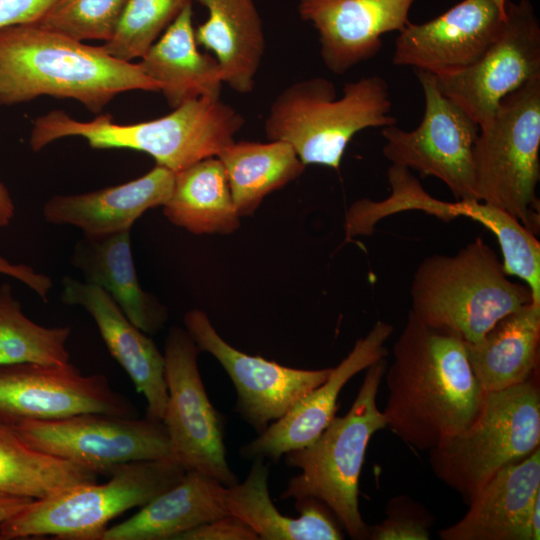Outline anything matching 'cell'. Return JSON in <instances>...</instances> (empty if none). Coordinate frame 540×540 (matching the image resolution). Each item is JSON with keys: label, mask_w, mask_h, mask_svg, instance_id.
<instances>
[{"label": "cell", "mask_w": 540, "mask_h": 540, "mask_svg": "<svg viewBox=\"0 0 540 540\" xmlns=\"http://www.w3.org/2000/svg\"><path fill=\"white\" fill-rule=\"evenodd\" d=\"M392 355L383 414L397 437L429 451L473 420L485 392L461 339L428 327L409 310Z\"/></svg>", "instance_id": "1"}, {"label": "cell", "mask_w": 540, "mask_h": 540, "mask_svg": "<svg viewBox=\"0 0 540 540\" xmlns=\"http://www.w3.org/2000/svg\"><path fill=\"white\" fill-rule=\"evenodd\" d=\"M133 90L159 92L138 63L118 59L102 45H87L37 24L0 29V105L48 95L100 113L117 95Z\"/></svg>", "instance_id": "2"}, {"label": "cell", "mask_w": 540, "mask_h": 540, "mask_svg": "<svg viewBox=\"0 0 540 540\" xmlns=\"http://www.w3.org/2000/svg\"><path fill=\"white\" fill-rule=\"evenodd\" d=\"M245 119L220 98L188 101L160 118L118 124L111 115L91 121L73 119L53 110L34 121L29 144L40 151L50 143L71 136L82 137L95 149H131L144 152L173 172L208 157L217 156L235 139Z\"/></svg>", "instance_id": "3"}, {"label": "cell", "mask_w": 540, "mask_h": 540, "mask_svg": "<svg viewBox=\"0 0 540 540\" xmlns=\"http://www.w3.org/2000/svg\"><path fill=\"white\" fill-rule=\"evenodd\" d=\"M410 292V311L419 321L464 343L480 341L502 318L533 302L529 287L509 279L482 237L453 255L424 258Z\"/></svg>", "instance_id": "4"}, {"label": "cell", "mask_w": 540, "mask_h": 540, "mask_svg": "<svg viewBox=\"0 0 540 540\" xmlns=\"http://www.w3.org/2000/svg\"><path fill=\"white\" fill-rule=\"evenodd\" d=\"M391 110L388 84L379 75L346 83L340 98L332 81L313 77L278 94L264 128L268 140L288 143L304 165L338 170L357 133L396 125Z\"/></svg>", "instance_id": "5"}, {"label": "cell", "mask_w": 540, "mask_h": 540, "mask_svg": "<svg viewBox=\"0 0 540 540\" xmlns=\"http://www.w3.org/2000/svg\"><path fill=\"white\" fill-rule=\"evenodd\" d=\"M386 359L367 368L349 411L335 416L310 445L285 454L288 466L301 470L291 478L282 499L314 498L327 506L353 539H368L370 527L359 509V478L371 437L387 427L377 394Z\"/></svg>", "instance_id": "6"}, {"label": "cell", "mask_w": 540, "mask_h": 540, "mask_svg": "<svg viewBox=\"0 0 540 540\" xmlns=\"http://www.w3.org/2000/svg\"><path fill=\"white\" fill-rule=\"evenodd\" d=\"M540 444V389L536 373L518 385L485 392L473 420L429 450L433 473L468 505L502 468Z\"/></svg>", "instance_id": "7"}, {"label": "cell", "mask_w": 540, "mask_h": 540, "mask_svg": "<svg viewBox=\"0 0 540 540\" xmlns=\"http://www.w3.org/2000/svg\"><path fill=\"white\" fill-rule=\"evenodd\" d=\"M186 471L172 457L118 465L105 483H79L33 500L0 525V536L102 540L111 520L144 506L180 482Z\"/></svg>", "instance_id": "8"}, {"label": "cell", "mask_w": 540, "mask_h": 540, "mask_svg": "<svg viewBox=\"0 0 540 540\" xmlns=\"http://www.w3.org/2000/svg\"><path fill=\"white\" fill-rule=\"evenodd\" d=\"M540 74L502 99L474 146L478 201L539 230Z\"/></svg>", "instance_id": "9"}, {"label": "cell", "mask_w": 540, "mask_h": 540, "mask_svg": "<svg viewBox=\"0 0 540 540\" xmlns=\"http://www.w3.org/2000/svg\"><path fill=\"white\" fill-rule=\"evenodd\" d=\"M3 420V419H2ZM8 422L31 447L108 475L121 464L171 457L163 421L106 413Z\"/></svg>", "instance_id": "10"}, {"label": "cell", "mask_w": 540, "mask_h": 540, "mask_svg": "<svg viewBox=\"0 0 540 540\" xmlns=\"http://www.w3.org/2000/svg\"><path fill=\"white\" fill-rule=\"evenodd\" d=\"M424 96V113L410 131L382 128L384 157L392 165L441 180L459 200H478L475 192L474 146L480 127L445 96L434 74L416 70Z\"/></svg>", "instance_id": "11"}, {"label": "cell", "mask_w": 540, "mask_h": 540, "mask_svg": "<svg viewBox=\"0 0 540 540\" xmlns=\"http://www.w3.org/2000/svg\"><path fill=\"white\" fill-rule=\"evenodd\" d=\"M199 351L186 330H169L163 353L168 399L162 421L171 457L186 470L206 474L228 487L237 480L226 460L220 417L200 376Z\"/></svg>", "instance_id": "12"}, {"label": "cell", "mask_w": 540, "mask_h": 540, "mask_svg": "<svg viewBox=\"0 0 540 540\" xmlns=\"http://www.w3.org/2000/svg\"><path fill=\"white\" fill-rule=\"evenodd\" d=\"M538 74L540 23L534 7L530 0H507L503 24L481 57L456 73L436 78L441 92L481 127L504 97Z\"/></svg>", "instance_id": "13"}, {"label": "cell", "mask_w": 540, "mask_h": 540, "mask_svg": "<svg viewBox=\"0 0 540 540\" xmlns=\"http://www.w3.org/2000/svg\"><path fill=\"white\" fill-rule=\"evenodd\" d=\"M91 412L136 415L104 374L84 375L70 362L0 365V419L55 420Z\"/></svg>", "instance_id": "14"}, {"label": "cell", "mask_w": 540, "mask_h": 540, "mask_svg": "<svg viewBox=\"0 0 540 540\" xmlns=\"http://www.w3.org/2000/svg\"><path fill=\"white\" fill-rule=\"evenodd\" d=\"M184 324L197 347L213 355L227 372L237 393L236 411L258 433L322 384L332 369H296L245 354L228 344L201 310L188 311Z\"/></svg>", "instance_id": "15"}, {"label": "cell", "mask_w": 540, "mask_h": 540, "mask_svg": "<svg viewBox=\"0 0 540 540\" xmlns=\"http://www.w3.org/2000/svg\"><path fill=\"white\" fill-rule=\"evenodd\" d=\"M506 2L462 0L429 21L410 22L398 32L392 63L437 77L470 66L500 30L506 16Z\"/></svg>", "instance_id": "16"}, {"label": "cell", "mask_w": 540, "mask_h": 540, "mask_svg": "<svg viewBox=\"0 0 540 540\" xmlns=\"http://www.w3.org/2000/svg\"><path fill=\"white\" fill-rule=\"evenodd\" d=\"M416 0H299L298 11L318 32L326 68L342 75L375 57L382 36L409 23Z\"/></svg>", "instance_id": "17"}, {"label": "cell", "mask_w": 540, "mask_h": 540, "mask_svg": "<svg viewBox=\"0 0 540 540\" xmlns=\"http://www.w3.org/2000/svg\"><path fill=\"white\" fill-rule=\"evenodd\" d=\"M393 331L391 324L377 321L366 336L356 341L349 354L331 369L322 384L242 448L244 457L277 460L288 452L312 444L336 416L338 396L346 383L360 371L386 358L385 343Z\"/></svg>", "instance_id": "18"}, {"label": "cell", "mask_w": 540, "mask_h": 540, "mask_svg": "<svg viewBox=\"0 0 540 540\" xmlns=\"http://www.w3.org/2000/svg\"><path fill=\"white\" fill-rule=\"evenodd\" d=\"M442 540H539L540 448L499 470Z\"/></svg>", "instance_id": "19"}, {"label": "cell", "mask_w": 540, "mask_h": 540, "mask_svg": "<svg viewBox=\"0 0 540 540\" xmlns=\"http://www.w3.org/2000/svg\"><path fill=\"white\" fill-rule=\"evenodd\" d=\"M62 301L83 307L95 321L112 357L147 402L146 417L162 421L167 399L164 355L102 288L70 276L63 279Z\"/></svg>", "instance_id": "20"}, {"label": "cell", "mask_w": 540, "mask_h": 540, "mask_svg": "<svg viewBox=\"0 0 540 540\" xmlns=\"http://www.w3.org/2000/svg\"><path fill=\"white\" fill-rule=\"evenodd\" d=\"M175 172L157 165L126 183L81 194L55 195L43 206L44 219L79 228L86 237L130 230L145 211L163 206L173 189Z\"/></svg>", "instance_id": "21"}, {"label": "cell", "mask_w": 540, "mask_h": 540, "mask_svg": "<svg viewBox=\"0 0 540 540\" xmlns=\"http://www.w3.org/2000/svg\"><path fill=\"white\" fill-rule=\"evenodd\" d=\"M138 65L173 109L200 98H220L221 69L214 56L198 49L192 5L150 46Z\"/></svg>", "instance_id": "22"}, {"label": "cell", "mask_w": 540, "mask_h": 540, "mask_svg": "<svg viewBox=\"0 0 540 540\" xmlns=\"http://www.w3.org/2000/svg\"><path fill=\"white\" fill-rule=\"evenodd\" d=\"M268 466L255 458L242 483L221 486L219 500L227 514L248 525L262 540H340L344 536L320 501L298 499L297 518L281 514L268 490Z\"/></svg>", "instance_id": "23"}, {"label": "cell", "mask_w": 540, "mask_h": 540, "mask_svg": "<svg viewBox=\"0 0 540 540\" xmlns=\"http://www.w3.org/2000/svg\"><path fill=\"white\" fill-rule=\"evenodd\" d=\"M71 263L85 282L108 293L140 330L153 334L163 327L167 311L138 281L130 230L101 237L83 236L74 247Z\"/></svg>", "instance_id": "24"}, {"label": "cell", "mask_w": 540, "mask_h": 540, "mask_svg": "<svg viewBox=\"0 0 540 540\" xmlns=\"http://www.w3.org/2000/svg\"><path fill=\"white\" fill-rule=\"evenodd\" d=\"M194 1L209 13L195 29L198 45L214 54L224 84L237 93H250L265 52L262 20L254 0Z\"/></svg>", "instance_id": "25"}, {"label": "cell", "mask_w": 540, "mask_h": 540, "mask_svg": "<svg viewBox=\"0 0 540 540\" xmlns=\"http://www.w3.org/2000/svg\"><path fill=\"white\" fill-rule=\"evenodd\" d=\"M222 484L195 470L112 527L102 540H176L201 524L227 515L219 500Z\"/></svg>", "instance_id": "26"}, {"label": "cell", "mask_w": 540, "mask_h": 540, "mask_svg": "<svg viewBox=\"0 0 540 540\" xmlns=\"http://www.w3.org/2000/svg\"><path fill=\"white\" fill-rule=\"evenodd\" d=\"M540 304L530 302L502 318L478 342L464 343L471 370L484 392L527 381L539 360Z\"/></svg>", "instance_id": "27"}, {"label": "cell", "mask_w": 540, "mask_h": 540, "mask_svg": "<svg viewBox=\"0 0 540 540\" xmlns=\"http://www.w3.org/2000/svg\"><path fill=\"white\" fill-rule=\"evenodd\" d=\"M163 212L172 224L194 234H227L239 227L240 216L217 156L175 173Z\"/></svg>", "instance_id": "28"}, {"label": "cell", "mask_w": 540, "mask_h": 540, "mask_svg": "<svg viewBox=\"0 0 540 540\" xmlns=\"http://www.w3.org/2000/svg\"><path fill=\"white\" fill-rule=\"evenodd\" d=\"M239 216L251 215L270 193L298 178L306 165L285 142L238 141L218 155Z\"/></svg>", "instance_id": "29"}, {"label": "cell", "mask_w": 540, "mask_h": 540, "mask_svg": "<svg viewBox=\"0 0 540 540\" xmlns=\"http://www.w3.org/2000/svg\"><path fill=\"white\" fill-rule=\"evenodd\" d=\"M98 475L34 449L0 419V493L42 499L79 483L96 482Z\"/></svg>", "instance_id": "30"}, {"label": "cell", "mask_w": 540, "mask_h": 540, "mask_svg": "<svg viewBox=\"0 0 540 540\" xmlns=\"http://www.w3.org/2000/svg\"><path fill=\"white\" fill-rule=\"evenodd\" d=\"M70 334L69 326L46 327L29 319L11 286H0V365L70 362Z\"/></svg>", "instance_id": "31"}, {"label": "cell", "mask_w": 540, "mask_h": 540, "mask_svg": "<svg viewBox=\"0 0 540 540\" xmlns=\"http://www.w3.org/2000/svg\"><path fill=\"white\" fill-rule=\"evenodd\" d=\"M193 1L128 0L113 37L103 48L124 61L140 59Z\"/></svg>", "instance_id": "32"}, {"label": "cell", "mask_w": 540, "mask_h": 540, "mask_svg": "<svg viewBox=\"0 0 540 540\" xmlns=\"http://www.w3.org/2000/svg\"><path fill=\"white\" fill-rule=\"evenodd\" d=\"M128 0H57L35 24L79 41L110 40Z\"/></svg>", "instance_id": "33"}, {"label": "cell", "mask_w": 540, "mask_h": 540, "mask_svg": "<svg viewBox=\"0 0 540 540\" xmlns=\"http://www.w3.org/2000/svg\"><path fill=\"white\" fill-rule=\"evenodd\" d=\"M386 518L370 527L371 540H428L433 516L409 496L392 498L385 509Z\"/></svg>", "instance_id": "34"}, {"label": "cell", "mask_w": 540, "mask_h": 540, "mask_svg": "<svg viewBox=\"0 0 540 540\" xmlns=\"http://www.w3.org/2000/svg\"><path fill=\"white\" fill-rule=\"evenodd\" d=\"M239 518L227 514L180 534L176 540H258Z\"/></svg>", "instance_id": "35"}, {"label": "cell", "mask_w": 540, "mask_h": 540, "mask_svg": "<svg viewBox=\"0 0 540 540\" xmlns=\"http://www.w3.org/2000/svg\"><path fill=\"white\" fill-rule=\"evenodd\" d=\"M57 0H0V29L37 23Z\"/></svg>", "instance_id": "36"}, {"label": "cell", "mask_w": 540, "mask_h": 540, "mask_svg": "<svg viewBox=\"0 0 540 540\" xmlns=\"http://www.w3.org/2000/svg\"><path fill=\"white\" fill-rule=\"evenodd\" d=\"M0 274L11 276L24 283L44 301L47 300L53 286L49 276L36 272L28 265L11 263L3 257H0Z\"/></svg>", "instance_id": "37"}, {"label": "cell", "mask_w": 540, "mask_h": 540, "mask_svg": "<svg viewBox=\"0 0 540 540\" xmlns=\"http://www.w3.org/2000/svg\"><path fill=\"white\" fill-rule=\"evenodd\" d=\"M34 499L0 493V525L16 515Z\"/></svg>", "instance_id": "38"}, {"label": "cell", "mask_w": 540, "mask_h": 540, "mask_svg": "<svg viewBox=\"0 0 540 540\" xmlns=\"http://www.w3.org/2000/svg\"><path fill=\"white\" fill-rule=\"evenodd\" d=\"M15 214V205L13 199L6 188L0 181V221L4 226L8 225Z\"/></svg>", "instance_id": "39"}, {"label": "cell", "mask_w": 540, "mask_h": 540, "mask_svg": "<svg viewBox=\"0 0 540 540\" xmlns=\"http://www.w3.org/2000/svg\"><path fill=\"white\" fill-rule=\"evenodd\" d=\"M0 227H4V224L0 221Z\"/></svg>", "instance_id": "40"}]
</instances>
